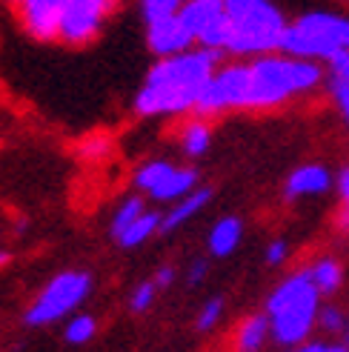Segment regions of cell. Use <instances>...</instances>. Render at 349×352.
Listing matches in <instances>:
<instances>
[{"label": "cell", "mask_w": 349, "mask_h": 352, "mask_svg": "<svg viewBox=\"0 0 349 352\" xmlns=\"http://www.w3.org/2000/svg\"><path fill=\"white\" fill-rule=\"evenodd\" d=\"M146 212V201H144V195H129L124 204L117 206V212L112 215V223H109V232H112V238L117 241L120 235H124L129 226L141 218Z\"/></svg>", "instance_id": "cell-19"}, {"label": "cell", "mask_w": 349, "mask_h": 352, "mask_svg": "<svg viewBox=\"0 0 349 352\" xmlns=\"http://www.w3.org/2000/svg\"><path fill=\"white\" fill-rule=\"evenodd\" d=\"M344 49H349V17L326 9L304 12L289 21L281 41V52L286 55L321 63H326Z\"/></svg>", "instance_id": "cell-5"}, {"label": "cell", "mask_w": 349, "mask_h": 352, "mask_svg": "<svg viewBox=\"0 0 349 352\" xmlns=\"http://www.w3.org/2000/svg\"><path fill=\"white\" fill-rule=\"evenodd\" d=\"M95 332H98V321L92 318V315H75V318L66 324L63 336H66L69 344L80 346V344H89L95 338Z\"/></svg>", "instance_id": "cell-21"}, {"label": "cell", "mask_w": 349, "mask_h": 352, "mask_svg": "<svg viewBox=\"0 0 349 352\" xmlns=\"http://www.w3.org/2000/svg\"><path fill=\"white\" fill-rule=\"evenodd\" d=\"M112 12H115V0H66L63 14H60L58 41L66 46L92 43Z\"/></svg>", "instance_id": "cell-7"}, {"label": "cell", "mask_w": 349, "mask_h": 352, "mask_svg": "<svg viewBox=\"0 0 349 352\" xmlns=\"http://www.w3.org/2000/svg\"><path fill=\"white\" fill-rule=\"evenodd\" d=\"M346 324H349V315L335 307V304H324L321 312H318V327L326 332V336H341L346 332Z\"/></svg>", "instance_id": "cell-22"}, {"label": "cell", "mask_w": 349, "mask_h": 352, "mask_svg": "<svg viewBox=\"0 0 349 352\" xmlns=\"http://www.w3.org/2000/svg\"><path fill=\"white\" fill-rule=\"evenodd\" d=\"M174 278H178V270L174 267H161L158 272H155V284H158V289H169L172 284H174Z\"/></svg>", "instance_id": "cell-32"}, {"label": "cell", "mask_w": 349, "mask_h": 352, "mask_svg": "<svg viewBox=\"0 0 349 352\" xmlns=\"http://www.w3.org/2000/svg\"><path fill=\"white\" fill-rule=\"evenodd\" d=\"M346 341H349V324H346Z\"/></svg>", "instance_id": "cell-36"}, {"label": "cell", "mask_w": 349, "mask_h": 352, "mask_svg": "<svg viewBox=\"0 0 349 352\" xmlns=\"http://www.w3.org/2000/svg\"><path fill=\"white\" fill-rule=\"evenodd\" d=\"M146 46L155 58H169L198 43L192 38V32L183 26L181 14H172V17H161V21L146 23Z\"/></svg>", "instance_id": "cell-9"}, {"label": "cell", "mask_w": 349, "mask_h": 352, "mask_svg": "<svg viewBox=\"0 0 349 352\" xmlns=\"http://www.w3.org/2000/svg\"><path fill=\"white\" fill-rule=\"evenodd\" d=\"M63 6H66V0H21L17 3V14H21V23L29 38L41 43H52V41H58Z\"/></svg>", "instance_id": "cell-8"}, {"label": "cell", "mask_w": 349, "mask_h": 352, "mask_svg": "<svg viewBox=\"0 0 349 352\" xmlns=\"http://www.w3.org/2000/svg\"><path fill=\"white\" fill-rule=\"evenodd\" d=\"M183 3L186 0H141V14L146 23H152V21H161V17L178 14Z\"/></svg>", "instance_id": "cell-23"}, {"label": "cell", "mask_w": 349, "mask_h": 352, "mask_svg": "<svg viewBox=\"0 0 349 352\" xmlns=\"http://www.w3.org/2000/svg\"><path fill=\"white\" fill-rule=\"evenodd\" d=\"M321 292L312 284L309 270H301L278 284L267 298V318L272 341L281 346H295L309 341L318 327Z\"/></svg>", "instance_id": "cell-3"}, {"label": "cell", "mask_w": 349, "mask_h": 352, "mask_svg": "<svg viewBox=\"0 0 349 352\" xmlns=\"http://www.w3.org/2000/svg\"><path fill=\"white\" fill-rule=\"evenodd\" d=\"M6 263H9V252L0 250V267H6Z\"/></svg>", "instance_id": "cell-35"}, {"label": "cell", "mask_w": 349, "mask_h": 352, "mask_svg": "<svg viewBox=\"0 0 349 352\" xmlns=\"http://www.w3.org/2000/svg\"><path fill=\"white\" fill-rule=\"evenodd\" d=\"M178 14H181L183 26L192 32V38H195V43H198L203 34L226 14V6H223V0H186Z\"/></svg>", "instance_id": "cell-12"}, {"label": "cell", "mask_w": 349, "mask_h": 352, "mask_svg": "<svg viewBox=\"0 0 349 352\" xmlns=\"http://www.w3.org/2000/svg\"><path fill=\"white\" fill-rule=\"evenodd\" d=\"M269 338H272V332H269L267 312L264 315H249V318L240 321V327L235 332V349L238 352H264Z\"/></svg>", "instance_id": "cell-15"}, {"label": "cell", "mask_w": 349, "mask_h": 352, "mask_svg": "<svg viewBox=\"0 0 349 352\" xmlns=\"http://www.w3.org/2000/svg\"><path fill=\"white\" fill-rule=\"evenodd\" d=\"M161 218H164L161 212H149V209H146V212L117 238V246H124V250H135V246L146 243L155 232H161Z\"/></svg>", "instance_id": "cell-18"}, {"label": "cell", "mask_w": 349, "mask_h": 352, "mask_svg": "<svg viewBox=\"0 0 349 352\" xmlns=\"http://www.w3.org/2000/svg\"><path fill=\"white\" fill-rule=\"evenodd\" d=\"M92 292V275L83 270H66L55 275L49 284L38 292V298L26 309L23 321L29 327H46L66 318L72 309H78Z\"/></svg>", "instance_id": "cell-6"}, {"label": "cell", "mask_w": 349, "mask_h": 352, "mask_svg": "<svg viewBox=\"0 0 349 352\" xmlns=\"http://www.w3.org/2000/svg\"><path fill=\"white\" fill-rule=\"evenodd\" d=\"M209 275V261L206 258H195L189 263V270H186V280L192 287H198V284H203V278Z\"/></svg>", "instance_id": "cell-31"}, {"label": "cell", "mask_w": 349, "mask_h": 352, "mask_svg": "<svg viewBox=\"0 0 349 352\" xmlns=\"http://www.w3.org/2000/svg\"><path fill=\"white\" fill-rule=\"evenodd\" d=\"M223 298L221 295H215V298H209V301L201 307V312H198V318H195V329L198 332H209V329H215L218 327V321L223 318Z\"/></svg>", "instance_id": "cell-24"}, {"label": "cell", "mask_w": 349, "mask_h": 352, "mask_svg": "<svg viewBox=\"0 0 349 352\" xmlns=\"http://www.w3.org/2000/svg\"><path fill=\"white\" fill-rule=\"evenodd\" d=\"M286 255H289V243L284 241V238H275L269 246H267V263L269 267H281V263L286 261Z\"/></svg>", "instance_id": "cell-30"}, {"label": "cell", "mask_w": 349, "mask_h": 352, "mask_svg": "<svg viewBox=\"0 0 349 352\" xmlns=\"http://www.w3.org/2000/svg\"><path fill=\"white\" fill-rule=\"evenodd\" d=\"M321 60L267 52L249 60L218 66L195 103V115L215 118L229 109H278L286 100L315 92L324 83Z\"/></svg>", "instance_id": "cell-1"}, {"label": "cell", "mask_w": 349, "mask_h": 352, "mask_svg": "<svg viewBox=\"0 0 349 352\" xmlns=\"http://www.w3.org/2000/svg\"><path fill=\"white\" fill-rule=\"evenodd\" d=\"M329 95H333L335 107L344 118V123L349 126V83L346 80H338V78H329Z\"/></svg>", "instance_id": "cell-26"}, {"label": "cell", "mask_w": 349, "mask_h": 352, "mask_svg": "<svg viewBox=\"0 0 349 352\" xmlns=\"http://www.w3.org/2000/svg\"><path fill=\"white\" fill-rule=\"evenodd\" d=\"M240 238H243V221L235 218V215H226L212 226V230H209L206 246H209V252H212L215 258H226L240 246Z\"/></svg>", "instance_id": "cell-13"}, {"label": "cell", "mask_w": 349, "mask_h": 352, "mask_svg": "<svg viewBox=\"0 0 349 352\" xmlns=\"http://www.w3.org/2000/svg\"><path fill=\"white\" fill-rule=\"evenodd\" d=\"M333 186V175H329L326 166L321 164H306V166H298L295 169L286 184H284V195L289 201H298V198H315V195H324V192Z\"/></svg>", "instance_id": "cell-10"}, {"label": "cell", "mask_w": 349, "mask_h": 352, "mask_svg": "<svg viewBox=\"0 0 349 352\" xmlns=\"http://www.w3.org/2000/svg\"><path fill=\"white\" fill-rule=\"evenodd\" d=\"M174 169V164H169V161H149V164H144L141 169L135 172V186L141 189V192H152L158 189L164 181H166V175Z\"/></svg>", "instance_id": "cell-20"}, {"label": "cell", "mask_w": 349, "mask_h": 352, "mask_svg": "<svg viewBox=\"0 0 349 352\" xmlns=\"http://www.w3.org/2000/svg\"><path fill=\"white\" fill-rule=\"evenodd\" d=\"M335 186H338V198H341V223L349 230V164L338 172Z\"/></svg>", "instance_id": "cell-27"}, {"label": "cell", "mask_w": 349, "mask_h": 352, "mask_svg": "<svg viewBox=\"0 0 349 352\" xmlns=\"http://www.w3.org/2000/svg\"><path fill=\"white\" fill-rule=\"evenodd\" d=\"M158 284L155 280H141V284L135 287V292H132V298H129V309L132 312H149L152 309V304H155V298H158Z\"/></svg>", "instance_id": "cell-25"}, {"label": "cell", "mask_w": 349, "mask_h": 352, "mask_svg": "<svg viewBox=\"0 0 349 352\" xmlns=\"http://www.w3.org/2000/svg\"><path fill=\"white\" fill-rule=\"evenodd\" d=\"M106 152H109V138H103V135L86 138L83 144H80V155L83 157H100V155H106Z\"/></svg>", "instance_id": "cell-29"}, {"label": "cell", "mask_w": 349, "mask_h": 352, "mask_svg": "<svg viewBox=\"0 0 349 352\" xmlns=\"http://www.w3.org/2000/svg\"><path fill=\"white\" fill-rule=\"evenodd\" d=\"M221 63V52L192 46L169 58H158L144 86L135 95V112L141 118H166L195 112V103Z\"/></svg>", "instance_id": "cell-2"}, {"label": "cell", "mask_w": 349, "mask_h": 352, "mask_svg": "<svg viewBox=\"0 0 349 352\" xmlns=\"http://www.w3.org/2000/svg\"><path fill=\"white\" fill-rule=\"evenodd\" d=\"M315 349V344L312 341H304V344H295V346H286V352H312Z\"/></svg>", "instance_id": "cell-34"}, {"label": "cell", "mask_w": 349, "mask_h": 352, "mask_svg": "<svg viewBox=\"0 0 349 352\" xmlns=\"http://www.w3.org/2000/svg\"><path fill=\"white\" fill-rule=\"evenodd\" d=\"M12 3H14V6H17V3H21V0H12Z\"/></svg>", "instance_id": "cell-37"}, {"label": "cell", "mask_w": 349, "mask_h": 352, "mask_svg": "<svg viewBox=\"0 0 349 352\" xmlns=\"http://www.w3.org/2000/svg\"><path fill=\"white\" fill-rule=\"evenodd\" d=\"M212 198H215V192L209 189V186H201V189L195 186V189L189 192V195H183V198L161 218V235H172L174 230H181L186 221H192L195 215H201L203 209L212 204Z\"/></svg>", "instance_id": "cell-11"}, {"label": "cell", "mask_w": 349, "mask_h": 352, "mask_svg": "<svg viewBox=\"0 0 349 352\" xmlns=\"http://www.w3.org/2000/svg\"><path fill=\"white\" fill-rule=\"evenodd\" d=\"M315 349L312 352H349V344H338V341H312Z\"/></svg>", "instance_id": "cell-33"}, {"label": "cell", "mask_w": 349, "mask_h": 352, "mask_svg": "<svg viewBox=\"0 0 349 352\" xmlns=\"http://www.w3.org/2000/svg\"><path fill=\"white\" fill-rule=\"evenodd\" d=\"M229 17V43L226 55L258 58L267 52H281L286 17L275 0H223Z\"/></svg>", "instance_id": "cell-4"}, {"label": "cell", "mask_w": 349, "mask_h": 352, "mask_svg": "<svg viewBox=\"0 0 349 352\" xmlns=\"http://www.w3.org/2000/svg\"><path fill=\"white\" fill-rule=\"evenodd\" d=\"M212 146V126H209V118L195 115L192 120H186L181 126V152L186 157H201Z\"/></svg>", "instance_id": "cell-16"}, {"label": "cell", "mask_w": 349, "mask_h": 352, "mask_svg": "<svg viewBox=\"0 0 349 352\" xmlns=\"http://www.w3.org/2000/svg\"><path fill=\"white\" fill-rule=\"evenodd\" d=\"M195 186H198V169H192V166H174L166 175V181L158 189H155L149 198H155V201H181Z\"/></svg>", "instance_id": "cell-17"}, {"label": "cell", "mask_w": 349, "mask_h": 352, "mask_svg": "<svg viewBox=\"0 0 349 352\" xmlns=\"http://www.w3.org/2000/svg\"><path fill=\"white\" fill-rule=\"evenodd\" d=\"M306 270H309L312 284L318 287L321 298H333V295L341 292L344 278H346V270H344V263H341L338 258L324 255V258H318V261L312 263V267H306Z\"/></svg>", "instance_id": "cell-14"}, {"label": "cell", "mask_w": 349, "mask_h": 352, "mask_svg": "<svg viewBox=\"0 0 349 352\" xmlns=\"http://www.w3.org/2000/svg\"><path fill=\"white\" fill-rule=\"evenodd\" d=\"M326 72H329V78H338V80L349 83V49L338 52V55H333L326 60Z\"/></svg>", "instance_id": "cell-28"}]
</instances>
